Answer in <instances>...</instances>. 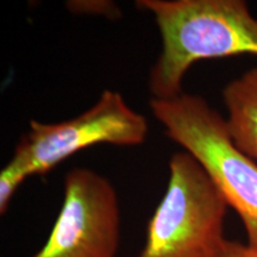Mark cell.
<instances>
[{
  "label": "cell",
  "instance_id": "cell-5",
  "mask_svg": "<svg viewBox=\"0 0 257 257\" xmlns=\"http://www.w3.org/2000/svg\"><path fill=\"white\" fill-rule=\"evenodd\" d=\"M63 204L46 244L31 257H115L120 242L117 192L104 175L78 167L64 178Z\"/></svg>",
  "mask_w": 257,
  "mask_h": 257
},
{
  "label": "cell",
  "instance_id": "cell-3",
  "mask_svg": "<svg viewBox=\"0 0 257 257\" xmlns=\"http://www.w3.org/2000/svg\"><path fill=\"white\" fill-rule=\"evenodd\" d=\"M229 205L191 154L169 160V181L148 223L138 257H214L225 240Z\"/></svg>",
  "mask_w": 257,
  "mask_h": 257
},
{
  "label": "cell",
  "instance_id": "cell-6",
  "mask_svg": "<svg viewBox=\"0 0 257 257\" xmlns=\"http://www.w3.org/2000/svg\"><path fill=\"white\" fill-rule=\"evenodd\" d=\"M221 94L231 140L257 163V67L227 82Z\"/></svg>",
  "mask_w": 257,
  "mask_h": 257
},
{
  "label": "cell",
  "instance_id": "cell-1",
  "mask_svg": "<svg viewBox=\"0 0 257 257\" xmlns=\"http://www.w3.org/2000/svg\"><path fill=\"white\" fill-rule=\"evenodd\" d=\"M155 18L162 51L148 78L154 99L184 93L182 80L201 60L257 56V19L244 0H138Z\"/></svg>",
  "mask_w": 257,
  "mask_h": 257
},
{
  "label": "cell",
  "instance_id": "cell-8",
  "mask_svg": "<svg viewBox=\"0 0 257 257\" xmlns=\"http://www.w3.org/2000/svg\"><path fill=\"white\" fill-rule=\"evenodd\" d=\"M66 6L74 15L102 16L108 19H117L121 16L117 4L108 0H73Z\"/></svg>",
  "mask_w": 257,
  "mask_h": 257
},
{
  "label": "cell",
  "instance_id": "cell-9",
  "mask_svg": "<svg viewBox=\"0 0 257 257\" xmlns=\"http://www.w3.org/2000/svg\"><path fill=\"white\" fill-rule=\"evenodd\" d=\"M214 257H257V248L237 240L225 239Z\"/></svg>",
  "mask_w": 257,
  "mask_h": 257
},
{
  "label": "cell",
  "instance_id": "cell-7",
  "mask_svg": "<svg viewBox=\"0 0 257 257\" xmlns=\"http://www.w3.org/2000/svg\"><path fill=\"white\" fill-rule=\"evenodd\" d=\"M32 176L28 167L12 157L0 173V214L8 212L12 198L25 179Z\"/></svg>",
  "mask_w": 257,
  "mask_h": 257
},
{
  "label": "cell",
  "instance_id": "cell-2",
  "mask_svg": "<svg viewBox=\"0 0 257 257\" xmlns=\"http://www.w3.org/2000/svg\"><path fill=\"white\" fill-rule=\"evenodd\" d=\"M166 135L200 163L257 248V163L234 146L226 120L200 95L181 94L149 101Z\"/></svg>",
  "mask_w": 257,
  "mask_h": 257
},
{
  "label": "cell",
  "instance_id": "cell-4",
  "mask_svg": "<svg viewBox=\"0 0 257 257\" xmlns=\"http://www.w3.org/2000/svg\"><path fill=\"white\" fill-rule=\"evenodd\" d=\"M148 131L143 114L134 111L119 92L105 89L91 108L72 119L53 124L30 120V130L16 147L14 159L27 166L31 175H44L94 144L140 146Z\"/></svg>",
  "mask_w": 257,
  "mask_h": 257
}]
</instances>
